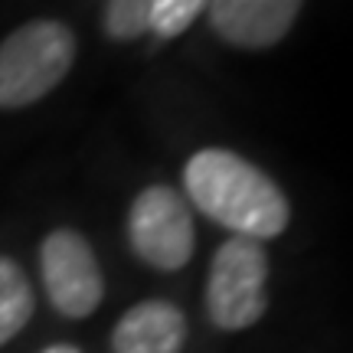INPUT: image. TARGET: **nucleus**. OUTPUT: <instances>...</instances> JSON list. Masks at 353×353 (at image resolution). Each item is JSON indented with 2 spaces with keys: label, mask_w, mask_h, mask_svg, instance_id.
Listing matches in <instances>:
<instances>
[{
  "label": "nucleus",
  "mask_w": 353,
  "mask_h": 353,
  "mask_svg": "<svg viewBox=\"0 0 353 353\" xmlns=\"http://www.w3.org/2000/svg\"><path fill=\"white\" fill-rule=\"evenodd\" d=\"M183 196L210 223L245 239H278L291 223L285 190L259 164L226 148H203L190 157Z\"/></svg>",
  "instance_id": "1"
},
{
  "label": "nucleus",
  "mask_w": 353,
  "mask_h": 353,
  "mask_svg": "<svg viewBox=\"0 0 353 353\" xmlns=\"http://www.w3.org/2000/svg\"><path fill=\"white\" fill-rule=\"evenodd\" d=\"M76 63V33L63 20H30L0 43V108L37 105Z\"/></svg>",
  "instance_id": "2"
},
{
  "label": "nucleus",
  "mask_w": 353,
  "mask_h": 353,
  "mask_svg": "<svg viewBox=\"0 0 353 353\" xmlns=\"http://www.w3.org/2000/svg\"><path fill=\"white\" fill-rule=\"evenodd\" d=\"M268 252L265 242L229 236L216 249L206 275V317L216 330H249L268 311Z\"/></svg>",
  "instance_id": "3"
},
{
  "label": "nucleus",
  "mask_w": 353,
  "mask_h": 353,
  "mask_svg": "<svg viewBox=\"0 0 353 353\" xmlns=\"http://www.w3.org/2000/svg\"><path fill=\"white\" fill-rule=\"evenodd\" d=\"M128 242L141 262L157 272H180L193 259L196 229L190 203L167 183L144 187L128 210Z\"/></svg>",
  "instance_id": "4"
},
{
  "label": "nucleus",
  "mask_w": 353,
  "mask_h": 353,
  "mask_svg": "<svg viewBox=\"0 0 353 353\" xmlns=\"http://www.w3.org/2000/svg\"><path fill=\"white\" fill-rule=\"evenodd\" d=\"M39 278L50 304L63 317L82 321L99 311L105 275L92 245L76 229H52L39 245Z\"/></svg>",
  "instance_id": "5"
},
{
  "label": "nucleus",
  "mask_w": 353,
  "mask_h": 353,
  "mask_svg": "<svg viewBox=\"0 0 353 353\" xmlns=\"http://www.w3.org/2000/svg\"><path fill=\"white\" fill-rule=\"evenodd\" d=\"M304 0H210L206 20L236 50H272L291 33Z\"/></svg>",
  "instance_id": "6"
},
{
  "label": "nucleus",
  "mask_w": 353,
  "mask_h": 353,
  "mask_svg": "<svg viewBox=\"0 0 353 353\" xmlns=\"http://www.w3.org/2000/svg\"><path fill=\"white\" fill-rule=\"evenodd\" d=\"M187 314L170 301L131 304L112 330V353H180L187 343Z\"/></svg>",
  "instance_id": "7"
},
{
  "label": "nucleus",
  "mask_w": 353,
  "mask_h": 353,
  "mask_svg": "<svg viewBox=\"0 0 353 353\" xmlns=\"http://www.w3.org/2000/svg\"><path fill=\"white\" fill-rule=\"evenodd\" d=\"M37 307L33 298V285L20 265L0 255V347L10 343L20 330L30 324Z\"/></svg>",
  "instance_id": "8"
},
{
  "label": "nucleus",
  "mask_w": 353,
  "mask_h": 353,
  "mask_svg": "<svg viewBox=\"0 0 353 353\" xmlns=\"http://www.w3.org/2000/svg\"><path fill=\"white\" fill-rule=\"evenodd\" d=\"M151 7L154 0H108L101 26L118 43H131L151 33Z\"/></svg>",
  "instance_id": "9"
},
{
  "label": "nucleus",
  "mask_w": 353,
  "mask_h": 353,
  "mask_svg": "<svg viewBox=\"0 0 353 353\" xmlns=\"http://www.w3.org/2000/svg\"><path fill=\"white\" fill-rule=\"evenodd\" d=\"M210 7V0H154L151 7V33L157 39H176L196 23Z\"/></svg>",
  "instance_id": "10"
},
{
  "label": "nucleus",
  "mask_w": 353,
  "mask_h": 353,
  "mask_svg": "<svg viewBox=\"0 0 353 353\" xmlns=\"http://www.w3.org/2000/svg\"><path fill=\"white\" fill-rule=\"evenodd\" d=\"M43 353H82V350L72 347V343H52V347H46Z\"/></svg>",
  "instance_id": "11"
}]
</instances>
